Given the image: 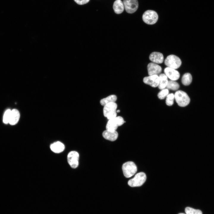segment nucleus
Segmentation results:
<instances>
[{
	"mask_svg": "<svg viewBox=\"0 0 214 214\" xmlns=\"http://www.w3.org/2000/svg\"><path fill=\"white\" fill-rule=\"evenodd\" d=\"M174 95L175 100L179 106L185 107L190 103V98L185 92L181 90H178L175 92Z\"/></svg>",
	"mask_w": 214,
	"mask_h": 214,
	"instance_id": "f257e3e1",
	"label": "nucleus"
},
{
	"mask_svg": "<svg viewBox=\"0 0 214 214\" xmlns=\"http://www.w3.org/2000/svg\"><path fill=\"white\" fill-rule=\"evenodd\" d=\"M124 176L129 178L134 175L137 171V167L135 163L132 161H128L124 163L122 167Z\"/></svg>",
	"mask_w": 214,
	"mask_h": 214,
	"instance_id": "f03ea898",
	"label": "nucleus"
},
{
	"mask_svg": "<svg viewBox=\"0 0 214 214\" xmlns=\"http://www.w3.org/2000/svg\"><path fill=\"white\" fill-rule=\"evenodd\" d=\"M146 178L144 173L139 172L136 174L133 178L128 181V184L131 187L140 186L145 182Z\"/></svg>",
	"mask_w": 214,
	"mask_h": 214,
	"instance_id": "7ed1b4c3",
	"label": "nucleus"
},
{
	"mask_svg": "<svg viewBox=\"0 0 214 214\" xmlns=\"http://www.w3.org/2000/svg\"><path fill=\"white\" fill-rule=\"evenodd\" d=\"M158 15L155 11L148 10L145 11L142 15L143 21L146 23L152 25L155 23L158 19Z\"/></svg>",
	"mask_w": 214,
	"mask_h": 214,
	"instance_id": "20e7f679",
	"label": "nucleus"
},
{
	"mask_svg": "<svg viewBox=\"0 0 214 214\" xmlns=\"http://www.w3.org/2000/svg\"><path fill=\"white\" fill-rule=\"evenodd\" d=\"M164 63L168 67L177 69L180 67L182 62L178 57L172 54L169 55L166 57Z\"/></svg>",
	"mask_w": 214,
	"mask_h": 214,
	"instance_id": "39448f33",
	"label": "nucleus"
},
{
	"mask_svg": "<svg viewBox=\"0 0 214 214\" xmlns=\"http://www.w3.org/2000/svg\"><path fill=\"white\" fill-rule=\"evenodd\" d=\"M123 118L120 117H117L108 120L106 126V130H116L118 127L123 125L124 122Z\"/></svg>",
	"mask_w": 214,
	"mask_h": 214,
	"instance_id": "423d86ee",
	"label": "nucleus"
},
{
	"mask_svg": "<svg viewBox=\"0 0 214 214\" xmlns=\"http://www.w3.org/2000/svg\"><path fill=\"white\" fill-rule=\"evenodd\" d=\"M123 3L126 11L128 13L135 12L138 7L137 0H123Z\"/></svg>",
	"mask_w": 214,
	"mask_h": 214,
	"instance_id": "0eeeda50",
	"label": "nucleus"
},
{
	"mask_svg": "<svg viewBox=\"0 0 214 214\" xmlns=\"http://www.w3.org/2000/svg\"><path fill=\"white\" fill-rule=\"evenodd\" d=\"M79 155L75 151L69 152L67 156V160L69 164L73 169L76 168L78 165Z\"/></svg>",
	"mask_w": 214,
	"mask_h": 214,
	"instance_id": "6e6552de",
	"label": "nucleus"
},
{
	"mask_svg": "<svg viewBox=\"0 0 214 214\" xmlns=\"http://www.w3.org/2000/svg\"><path fill=\"white\" fill-rule=\"evenodd\" d=\"M144 82L153 87L158 86L159 81V76L156 75H150L144 77L143 79Z\"/></svg>",
	"mask_w": 214,
	"mask_h": 214,
	"instance_id": "1a4fd4ad",
	"label": "nucleus"
},
{
	"mask_svg": "<svg viewBox=\"0 0 214 214\" xmlns=\"http://www.w3.org/2000/svg\"><path fill=\"white\" fill-rule=\"evenodd\" d=\"M165 74L171 80L176 81L180 78V74L175 69L167 67L164 70Z\"/></svg>",
	"mask_w": 214,
	"mask_h": 214,
	"instance_id": "9d476101",
	"label": "nucleus"
},
{
	"mask_svg": "<svg viewBox=\"0 0 214 214\" xmlns=\"http://www.w3.org/2000/svg\"><path fill=\"white\" fill-rule=\"evenodd\" d=\"M147 68L149 75H158L162 70V68L160 66L153 62L149 63L147 65Z\"/></svg>",
	"mask_w": 214,
	"mask_h": 214,
	"instance_id": "9b49d317",
	"label": "nucleus"
},
{
	"mask_svg": "<svg viewBox=\"0 0 214 214\" xmlns=\"http://www.w3.org/2000/svg\"><path fill=\"white\" fill-rule=\"evenodd\" d=\"M149 59L153 62L157 64H161L164 60L163 54L159 52H154L150 55Z\"/></svg>",
	"mask_w": 214,
	"mask_h": 214,
	"instance_id": "f8f14e48",
	"label": "nucleus"
},
{
	"mask_svg": "<svg viewBox=\"0 0 214 214\" xmlns=\"http://www.w3.org/2000/svg\"><path fill=\"white\" fill-rule=\"evenodd\" d=\"M102 135L106 139L114 141L117 139L118 134L116 130L111 131L106 130L103 132Z\"/></svg>",
	"mask_w": 214,
	"mask_h": 214,
	"instance_id": "ddd939ff",
	"label": "nucleus"
},
{
	"mask_svg": "<svg viewBox=\"0 0 214 214\" xmlns=\"http://www.w3.org/2000/svg\"><path fill=\"white\" fill-rule=\"evenodd\" d=\"M117 105L115 102H111L108 103L104 106L103 114L106 117L107 115L111 113L116 111Z\"/></svg>",
	"mask_w": 214,
	"mask_h": 214,
	"instance_id": "4468645a",
	"label": "nucleus"
},
{
	"mask_svg": "<svg viewBox=\"0 0 214 214\" xmlns=\"http://www.w3.org/2000/svg\"><path fill=\"white\" fill-rule=\"evenodd\" d=\"M20 117L19 111L16 109H13L11 111L9 123L11 125H14L17 123Z\"/></svg>",
	"mask_w": 214,
	"mask_h": 214,
	"instance_id": "2eb2a0df",
	"label": "nucleus"
},
{
	"mask_svg": "<svg viewBox=\"0 0 214 214\" xmlns=\"http://www.w3.org/2000/svg\"><path fill=\"white\" fill-rule=\"evenodd\" d=\"M51 150L55 153L62 152L65 149L64 145L61 142L57 141L52 144L50 146Z\"/></svg>",
	"mask_w": 214,
	"mask_h": 214,
	"instance_id": "dca6fc26",
	"label": "nucleus"
},
{
	"mask_svg": "<svg viewBox=\"0 0 214 214\" xmlns=\"http://www.w3.org/2000/svg\"><path fill=\"white\" fill-rule=\"evenodd\" d=\"M113 8L116 13H121L123 11L124 9L123 2L121 0H116L114 3Z\"/></svg>",
	"mask_w": 214,
	"mask_h": 214,
	"instance_id": "f3484780",
	"label": "nucleus"
},
{
	"mask_svg": "<svg viewBox=\"0 0 214 214\" xmlns=\"http://www.w3.org/2000/svg\"><path fill=\"white\" fill-rule=\"evenodd\" d=\"M159 81L158 87L160 89L166 88L168 80V77L165 74L161 73L159 75Z\"/></svg>",
	"mask_w": 214,
	"mask_h": 214,
	"instance_id": "a211bd4d",
	"label": "nucleus"
},
{
	"mask_svg": "<svg viewBox=\"0 0 214 214\" xmlns=\"http://www.w3.org/2000/svg\"><path fill=\"white\" fill-rule=\"evenodd\" d=\"M117 100V97L115 95H111L106 98L102 99L100 101L101 105L104 106L106 104L111 103L115 102Z\"/></svg>",
	"mask_w": 214,
	"mask_h": 214,
	"instance_id": "6ab92c4d",
	"label": "nucleus"
},
{
	"mask_svg": "<svg viewBox=\"0 0 214 214\" xmlns=\"http://www.w3.org/2000/svg\"><path fill=\"white\" fill-rule=\"evenodd\" d=\"M192 79V76L191 74L189 73H186L182 76V82L184 85L188 86L191 84Z\"/></svg>",
	"mask_w": 214,
	"mask_h": 214,
	"instance_id": "aec40b11",
	"label": "nucleus"
},
{
	"mask_svg": "<svg viewBox=\"0 0 214 214\" xmlns=\"http://www.w3.org/2000/svg\"><path fill=\"white\" fill-rule=\"evenodd\" d=\"M179 86V85L177 82L170 80L168 81L166 88L168 89L175 91L178 89Z\"/></svg>",
	"mask_w": 214,
	"mask_h": 214,
	"instance_id": "412c9836",
	"label": "nucleus"
},
{
	"mask_svg": "<svg viewBox=\"0 0 214 214\" xmlns=\"http://www.w3.org/2000/svg\"><path fill=\"white\" fill-rule=\"evenodd\" d=\"M185 211L186 214H202V211L193 208L187 207L185 208Z\"/></svg>",
	"mask_w": 214,
	"mask_h": 214,
	"instance_id": "4be33fe9",
	"label": "nucleus"
},
{
	"mask_svg": "<svg viewBox=\"0 0 214 214\" xmlns=\"http://www.w3.org/2000/svg\"><path fill=\"white\" fill-rule=\"evenodd\" d=\"M175 99L174 95L172 93L168 94L166 97V103L168 106H171L174 103V101Z\"/></svg>",
	"mask_w": 214,
	"mask_h": 214,
	"instance_id": "5701e85b",
	"label": "nucleus"
},
{
	"mask_svg": "<svg viewBox=\"0 0 214 214\" xmlns=\"http://www.w3.org/2000/svg\"><path fill=\"white\" fill-rule=\"evenodd\" d=\"M169 93V91L168 89L167 88H165L161 89V90L159 92L158 95V96L159 99L162 100L166 97Z\"/></svg>",
	"mask_w": 214,
	"mask_h": 214,
	"instance_id": "b1692460",
	"label": "nucleus"
},
{
	"mask_svg": "<svg viewBox=\"0 0 214 214\" xmlns=\"http://www.w3.org/2000/svg\"><path fill=\"white\" fill-rule=\"evenodd\" d=\"M11 111L10 109H8L5 112L3 118V122L4 123L7 124L9 123Z\"/></svg>",
	"mask_w": 214,
	"mask_h": 214,
	"instance_id": "393cba45",
	"label": "nucleus"
},
{
	"mask_svg": "<svg viewBox=\"0 0 214 214\" xmlns=\"http://www.w3.org/2000/svg\"><path fill=\"white\" fill-rule=\"evenodd\" d=\"M78 4L83 5L88 3L90 0H74Z\"/></svg>",
	"mask_w": 214,
	"mask_h": 214,
	"instance_id": "a878e982",
	"label": "nucleus"
},
{
	"mask_svg": "<svg viewBox=\"0 0 214 214\" xmlns=\"http://www.w3.org/2000/svg\"><path fill=\"white\" fill-rule=\"evenodd\" d=\"M120 111L119 110H117V111H116L117 112V113H119V112H120Z\"/></svg>",
	"mask_w": 214,
	"mask_h": 214,
	"instance_id": "bb28decb",
	"label": "nucleus"
},
{
	"mask_svg": "<svg viewBox=\"0 0 214 214\" xmlns=\"http://www.w3.org/2000/svg\"><path fill=\"white\" fill-rule=\"evenodd\" d=\"M185 214L183 213H179V214Z\"/></svg>",
	"mask_w": 214,
	"mask_h": 214,
	"instance_id": "cd10ccee",
	"label": "nucleus"
}]
</instances>
